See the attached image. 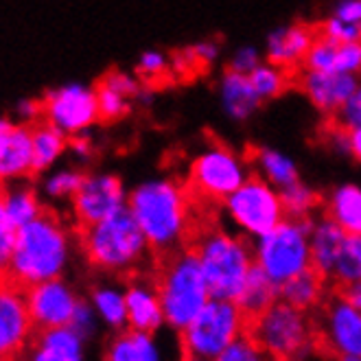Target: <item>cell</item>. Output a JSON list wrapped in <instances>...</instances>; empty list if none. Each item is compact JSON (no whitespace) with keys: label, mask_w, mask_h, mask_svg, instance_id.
Listing matches in <instances>:
<instances>
[{"label":"cell","mask_w":361,"mask_h":361,"mask_svg":"<svg viewBox=\"0 0 361 361\" xmlns=\"http://www.w3.org/2000/svg\"><path fill=\"white\" fill-rule=\"evenodd\" d=\"M68 259L66 228L51 210H44L31 224L18 228L9 276L3 289L25 295L33 285L61 279Z\"/></svg>","instance_id":"6da1fadb"},{"label":"cell","mask_w":361,"mask_h":361,"mask_svg":"<svg viewBox=\"0 0 361 361\" xmlns=\"http://www.w3.org/2000/svg\"><path fill=\"white\" fill-rule=\"evenodd\" d=\"M127 208L158 254L182 250L190 232V206L184 188L173 180H149L127 195Z\"/></svg>","instance_id":"7a4b0ae2"},{"label":"cell","mask_w":361,"mask_h":361,"mask_svg":"<svg viewBox=\"0 0 361 361\" xmlns=\"http://www.w3.org/2000/svg\"><path fill=\"white\" fill-rule=\"evenodd\" d=\"M154 281L162 300L164 320L178 333L193 322L212 298L197 254L190 247L164 254Z\"/></svg>","instance_id":"3957f363"},{"label":"cell","mask_w":361,"mask_h":361,"mask_svg":"<svg viewBox=\"0 0 361 361\" xmlns=\"http://www.w3.org/2000/svg\"><path fill=\"white\" fill-rule=\"evenodd\" d=\"M212 298L237 300L254 267V247L221 228H200L193 245Z\"/></svg>","instance_id":"277c9868"},{"label":"cell","mask_w":361,"mask_h":361,"mask_svg":"<svg viewBox=\"0 0 361 361\" xmlns=\"http://www.w3.org/2000/svg\"><path fill=\"white\" fill-rule=\"evenodd\" d=\"M81 247L92 267L112 274L134 271L152 250L130 208L81 228Z\"/></svg>","instance_id":"5b68a950"},{"label":"cell","mask_w":361,"mask_h":361,"mask_svg":"<svg viewBox=\"0 0 361 361\" xmlns=\"http://www.w3.org/2000/svg\"><path fill=\"white\" fill-rule=\"evenodd\" d=\"M245 333L276 361H307L317 348V333L309 311L281 298L252 317Z\"/></svg>","instance_id":"8992f818"},{"label":"cell","mask_w":361,"mask_h":361,"mask_svg":"<svg viewBox=\"0 0 361 361\" xmlns=\"http://www.w3.org/2000/svg\"><path fill=\"white\" fill-rule=\"evenodd\" d=\"M311 219L285 217L265 232L254 245V263L276 285H285L293 276L311 269Z\"/></svg>","instance_id":"52a82bcc"},{"label":"cell","mask_w":361,"mask_h":361,"mask_svg":"<svg viewBox=\"0 0 361 361\" xmlns=\"http://www.w3.org/2000/svg\"><path fill=\"white\" fill-rule=\"evenodd\" d=\"M247 329V320L235 300L210 298L184 331H180L182 355L217 359Z\"/></svg>","instance_id":"ba28073f"},{"label":"cell","mask_w":361,"mask_h":361,"mask_svg":"<svg viewBox=\"0 0 361 361\" xmlns=\"http://www.w3.org/2000/svg\"><path fill=\"white\" fill-rule=\"evenodd\" d=\"M224 206L232 224L252 239L263 237L287 217L281 193L261 176L247 178Z\"/></svg>","instance_id":"9c48e42d"},{"label":"cell","mask_w":361,"mask_h":361,"mask_svg":"<svg viewBox=\"0 0 361 361\" xmlns=\"http://www.w3.org/2000/svg\"><path fill=\"white\" fill-rule=\"evenodd\" d=\"M245 180V162L224 145L206 147L190 164V184L204 200L226 202Z\"/></svg>","instance_id":"30bf717a"},{"label":"cell","mask_w":361,"mask_h":361,"mask_svg":"<svg viewBox=\"0 0 361 361\" xmlns=\"http://www.w3.org/2000/svg\"><path fill=\"white\" fill-rule=\"evenodd\" d=\"M44 118L68 138L77 134H86L90 127L101 118L97 90L83 83H66L49 90L42 97Z\"/></svg>","instance_id":"8fae6325"},{"label":"cell","mask_w":361,"mask_h":361,"mask_svg":"<svg viewBox=\"0 0 361 361\" xmlns=\"http://www.w3.org/2000/svg\"><path fill=\"white\" fill-rule=\"evenodd\" d=\"M317 348L326 355L339 357H361V309L353 307L342 295L320 305V315L315 320Z\"/></svg>","instance_id":"7c38bea8"},{"label":"cell","mask_w":361,"mask_h":361,"mask_svg":"<svg viewBox=\"0 0 361 361\" xmlns=\"http://www.w3.org/2000/svg\"><path fill=\"white\" fill-rule=\"evenodd\" d=\"M127 195L130 193H125V186L116 176H86L75 197L71 200L79 228L99 224L112 217L114 212L127 208Z\"/></svg>","instance_id":"4fadbf2b"},{"label":"cell","mask_w":361,"mask_h":361,"mask_svg":"<svg viewBox=\"0 0 361 361\" xmlns=\"http://www.w3.org/2000/svg\"><path fill=\"white\" fill-rule=\"evenodd\" d=\"M25 300H27L31 324H33L31 337L53 331V329L73 326L75 313L79 307V300L73 295V291L63 285L61 279L33 285L25 293Z\"/></svg>","instance_id":"5bb4252c"},{"label":"cell","mask_w":361,"mask_h":361,"mask_svg":"<svg viewBox=\"0 0 361 361\" xmlns=\"http://www.w3.org/2000/svg\"><path fill=\"white\" fill-rule=\"evenodd\" d=\"M31 315L25 295L0 289V361H18L31 339Z\"/></svg>","instance_id":"9a60e30c"},{"label":"cell","mask_w":361,"mask_h":361,"mask_svg":"<svg viewBox=\"0 0 361 361\" xmlns=\"http://www.w3.org/2000/svg\"><path fill=\"white\" fill-rule=\"evenodd\" d=\"M357 86H359V77L346 75V73L305 71L300 79V88L305 90L307 99L320 112H326L333 116L350 99Z\"/></svg>","instance_id":"2e32d148"},{"label":"cell","mask_w":361,"mask_h":361,"mask_svg":"<svg viewBox=\"0 0 361 361\" xmlns=\"http://www.w3.org/2000/svg\"><path fill=\"white\" fill-rule=\"evenodd\" d=\"M305 71L361 75V42H333L317 33L305 57Z\"/></svg>","instance_id":"e0dca14e"},{"label":"cell","mask_w":361,"mask_h":361,"mask_svg":"<svg viewBox=\"0 0 361 361\" xmlns=\"http://www.w3.org/2000/svg\"><path fill=\"white\" fill-rule=\"evenodd\" d=\"M31 164V125L11 123V127L0 134V182H16L33 176Z\"/></svg>","instance_id":"ac0fdd59"},{"label":"cell","mask_w":361,"mask_h":361,"mask_svg":"<svg viewBox=\"0 0 361 361\" xmlns=\"http://www.w3.org/2000/svg\"><path fill=\"white\" fill-rule=\"evenodd\" d=\"M125 305L132 331L156 333L166 322L156 281H134L125 291Z\"/></svg>","instance_id":"d6986e66"},{"label":"cell","mask_w":361,"mask_h":361,"mask_svg":"<svg viewBox=\"0 0 361 361\" xmlns=\"http://www.w3.org/2000/svg\"><path fill=\"white\" fill-rule=\"evenodd\" d=\"M317 31L307 25H287L276 29L267 37V61L276 63L281 68H293L305 63V57L313 44Z\"/></svg>","instance_id":"ffe728a7"},{"label":"cell","mask_w":361,"mask_h":361,"mask_svg":"<svg viewBox=\"0 0 361 361\" xmlns=\"http://www.w3.org/2000/svg\"><path fill=\"white\" fill-rule=\"evenodd\" d=\"M311 265L329 281L333 265L337 261L339 247H342L346 232L339 228L333 219L324 217L311 224Z\"/></svg>","instance_id":"44dd1931"},{"label":"cell","mask_w":361,"mask_h":361,"mask_svg":"<svg viewBox=\"0 0 361 361\" xmlns=\"http://www.w3.org/2000/svg\"><path fill=\"white\" fill-rule=\"evenodd\" d=\"M221 103L224 110L230 118L235 121H245L247 116H252L259 110L261 105V97L254 90L252 81L247 75L237 73V71H226V75L221 77Z\"/></svg>","instance_id":"7402d4cb"},{"label":"cell","mask_w":361,"mask_h":361,"mask_svg":"<svg viewBox=\"0 0 361 361\" xmlns=\"http://www.w3.org/2000/svg\"><path fill=\"white\" fill-rule=\"evenodd\" d=\"M31 147H33V164L31 173L42 176L63 156L68 149V136L59 132L47 121L31 125Z\"/></svg>","instance_id":"603a6c76"},{"label":"cell","mask_w":361,"mask_h":361,"mask_svg":"<svg viewBox=\"0 0 361 361\" xmlns=\"http://www.w3.org/2000/svg\"><path fill=\"white\" fill-rule=\"evenodd\" d=\"M29 346L35 350L33 361H79V333L73 326H61L47 333L33 335L29 339Z\"/></svg>","instance_id":"cb8c5ba5"},{"label":"cell","mask_w":361,"mask_h":361,"mask_svg":"<svg viewBox=\"0 0 361 361\" xmlns=\"http://www.w3.org/2000/svg\"><path fill=\"white\" fill-rule=\"evenodd\" d=\"M281 298V287L276 285L269 276L257 267V263H254L250 276H247V281L241 289V293L237 295V305L239 309L243 311L245 315V320L250 322L252 317H257L261 315L265 309H269L276 300Z\"/></svg>","instance_id":"d4e9b609"},{"label":"cell","mask_w":361,"mask_h":361,"mask_svg":"<svg viewBox=\"0 0 361 361\" xmlns=\"http://www.w3.org/2000/svg\"><path fill=\"white\" fill-rule=\"evenodd\" d=\"M324 287H326V279L311 267L298 276H293L285 285H281V300L302 311H311L324 302Z\"/></svg>","instance_id":"484cf974"},{"label":"cell","mask_w":361,"mask_h":361,"mask_svg":"<svg viewBox=\"0 0 361 361\" xmlns=\"http://www.w3.org/2000/svg\"><path fill=\"white\" fill-rule=\"evenodd\" d=\"M326 217L333 219L346 235H361V186L344 184L329 197Z\"/></svg>","instance_id":"4316f807"},{"label":"cell","mask_w":361,"mask_h":361,"mask_svg":"<svg viewBox=\"0 0 361 361\" xmlns=\"http://www.w3.org/2000/svg\"><path fill=\"white\" fill-rule=\"evenodd\" d=\"M254 164H257L263 180H267L271 186L281 188V190L295 184V182H300L295 162L279 149L259 147V149L254 152Z\"/></svg>","instance_id":"83f0119b"},{"label":"cell","mask_w":361,"mask_h":361,"mask_svg":"<svg viewBox=\"0 0 361 361\" xmlns=\"http://www.w3.org/2000/svg\"><path fill=\"white\" fill-rule=\"evenodd\" d=\"M3 195H5V212L16 228H23V226L31 224L47 210L39 195L31 186H20V184L9 186L3 190Z\"/></svg>","instance_id":"f1b7e54d"},{"label":"cell","mask_w":361,"mask_h":361,"mask_svg":"<svg viewBox=\"0 0 361 361\" xmlns=\"http://www.w3.org/2000/svg\"><path fill=\"white\" fill-rule=\"evenodd\" d=\"M329 281L337 287L361 283V235H346Z\"/></svg>","instance_id":"f546056e"},{"label":"cell","mask_w":361,"mask_h":361,"mask_svg":"<svg viewBox=\"0 0 361 361\" xmlns=\"http://www.w3.org/2000/svg\"><path fill=\"white\" fill-rule=\"evenodd\" d=\"M94 90H97V103H99L101 121H118V118H123L127 112H130L134 97L130 92L121 90L118 86H114L112 81L101 77V81L97 83Z\"/></svg>","instance_id":"4dcf8cb0"},{"label":"cell","mask_w":361,"mask_h":361,"mask_svg":"<svg viewBox=\"0 0 361 361\" xmlns=\"http://www.w3.org/2000/svg\"><path fill=\"white\" fill-rule=\"evenodd\" d=\"M247 77L252 81L254 90H257V94L261 97V101L279 97L287 88V68L276 66L271 61L267 63L261 61Z\"/></svg>","instance_id":"1f68e13d"},{"label":"cell","mask_w":361,"mask_h":361,"mask_svg":"<svg viewBox=\"0 0 361 361\" xmlns=\"http://www.w3.org/2000/svg\"><path fill=\"white\" fill-rule=\"evenodd\" d=\"M281 200H283L287 217H295V219H309V215L315 210L317 202H320L315 190L305 186L302 182H295V184L283 188Z\"/></svg>","instance_id":"d6a6232c"},{"label":"cell","mask_w":361,"mask_h":361,"mask_svg":"<svg viewBox=\"0 0 361 361\" xmlns=\"http://www.w3.org/2000/svg\"><path fill=\"white\" fill-rule=\"evenodd\" d=\"M83 178H86V173H81L79 169H59V171L47 176L42 188H44V193L51 200H73Z\"/></svg>","instance_id":"836d02e7"},{"label":"cell","mask_w":361,"mask_h":361,"mask_svg":"<svg viewBox=\"0 0 361 361\" xmlns=\"http://www.w3.org/2000/svg\"><path fill=\"white\" fill-rule=\"evenodd\" d=\"M94 305L97 311L105 317V322L112 326H123L127 324V305H125V293L112 287H101L94 291Z\"/></svg>","instance_id":"e575fe53"},{"label":"cell","mask_w":361,"mask_h":361,"mask_svg":"<svg viewBox=\"0 0 361 361\" xmlns=\"http://www.w3.org/2000/svg\"><path fill=\"white\" fill-rule=\"evenodd\" d=\"M5 190V188H3ZM0 190V289L5 287L9 267H11V257H13V247H16V237H18V228L11 224V219L5 212V195Z\"/></svg>","instance_id":"d590c367"},{"label":"cell","mask_w":361,"mask_h":361,"mask_svg":"<svg viewBox=\"0 0 361 361\" xmlns=\"http://www.w3.org/2000/svg\"><path fill=\"white\" fill-rule=\"evenodd\" d=\"M212 361H276V359H271L247 333H243Z\"/></svg>","instance_id":"8d00e7d4"},{"label":"cell","mask_w":361,"mask_h":361,"mask_svg":"<svg viewBox=\"0 0 361 361\" xmlns=\"http://www.w3.org/2000/svg\"><path fill=\"white\" fill-rule=\"evenodd\" d=\"M317 33H322L324 37L333 39V42H361V25L348 23V20H342L331 13V18H326L322 27L317 29Z\"/></svg>","instance_id":"74e56055"},{"label":"cell","mask_w":361,"mask_h":361,"mask_svg":"<svg viewBox=\"0 0 361 361\" xmlns=\"http://www.w3.org/2000/svg\"><path fill=\"white\" fill-rule=\"evenodd\" d=\"M335 123L342 130H357V127H361V81L350 94V99L335 114Z\"/></svg>","instance_id":"f35d334b"},{"label":"cell","mask_w":361,"mask_h":361,"mask_svg":"<svg viewBox=\"0 0 361 361\" xmlns=\"http://www.w3.org/2000/svg\"><path fill=\"white\" fill-rule=\"evenodd\" d=\"M169 68V59L160 51H145L136 63V73L145 79H156Z\"/></svg>","instance_id":"ab89813d"},{"label":"cell","mask_w":361,"mask_h":361,"mask_svg":"<svg viewBox=\"0 0 361 361\" xmlns=\"http://www.w3.org/2000/svg\"><path fill=\"white\" fill-rule=\"evenodd\" d=\"M130 335H132L138 361H160V348L154 342V333H142V331L130 329Z\"/></svg>","instance_id":"60d3db41"},{"label":"cell","mask_w":361,"mask_h":361,"mask_svg":"<svg viewBox=\"0 0 361 361\" xmlns=\"http://www.w3.org/2000/svg\"><path fill=\"white\" fill-rule=\"evenodd\" d=\"M217 55H219V47L215 44V42L206 39V42H197V44L190 47L184 57H186V61L190 63V66L202 68V66H208V63L215 61Z\"/></svg>","instance_id":"b9f144b4"},{"label":"cell","mask_w":361,"mask_h":361,"mask_svg":"<svg viewBox=\"0 0 361 361\" xmlns=\"http://www.w3.org/2000/svg\"><path fill=\"white\" fill-rule=\"evenodd\" d=\"M261 63V55L257 49L252 47H241L235 55L230 59V71H237V73H243V75H250L254 68H257Z\"/></svg>","instance_id":"7bdbcfd3"},{"label":"cell","mask_w":361,"mask_h":361,"mask_svg":"<svg viewBox=\"0 0 361 361\" xmlns=\"http://www.w3.org/2000/svg\"><path fill=\"white\" fill-rule=\"evenodd\" d=\"M16 116L23 125H35L44 118V108H42V99H23L16 105Z\"/></svg>","instance_id":"ee69618b"},{"label":"cell","mask_w":361,"mask_h":361,"mask_svg":"<svg viewBox=\"0 0 361 361\" xmlns=\"http://www.w3.org/2000/svg\"><path fill=\"white\" fill-rule=\"evenodd\" d=\"M108 361H138L130 331H127L125 335H121L116 342L112 344V348L108 353Z\"/></svg>","instance_id":"f6af8a7d"},{"label":"cell","mask_w":361,"mask_h":361,"mask_svg":"<svg viewBox=\"0 0 361 361\" xmlns=\"http://www.w3.org/2000/svg\"><path fill=\"white\" fill-rule=\"evenodd\" d=\"M333 16L361 25V0H339L337 7L333 9Z\"/></svg>","instance_id":"bcb514c9"},{"label":"cell","mask_w":361,"mask_h":361,"mask_svg":"<svg viewBox=\"0 0 361 361\" xmlns=\"http://www.w3.org/2000/svg\"><path fill=\"white\" fill-rule=\"evenodd\" d=\"M68 149H71L77 158L86 160V158H90V154H92V142H90V138H86L83 134H77V136H71V138H68Z\"/></svg>","instance_id":"7dc6e473"},{"label":"cell","mask_w":361,"mask_h":361,"mask_svg":"<svg viewBox=\"0 0 361 361\" xmlns=\"http://www.w3.org/2000/svg\"><path fill=\"white\" fill-rule=\"evenodd\" d=\"M337 293L342 295L344 300H348L353 307L361 309V283H353V285H346V287H339Z\"/></svg>","instance_id":"c3c4849f"},{"label":"cell","mask_w":361,"mask_h":361,"mask_svg":"<svg viewBox=\"0 0 361 361\" xmlns=\"http://www.w3.org/2000/svg\"><path fill=\"white\" fill-rule=\"evenodd\" d=\"M348 154L361 162V127H357V130H348Z\"/></svg>","instance_id":"681fc988"},{"label":"cell","mask_w":361,"mask_h":361,"mask_svg":"<svg viewBox=\"0 0 361 361\" xmlns=\"http://www.w3.org/2000/svg\"><path fill=\"white\" fill-rule=\"evenodd\" d=\"M11 123L13 121H9V118H5V116H0V134H3L7 127H11Z\"/></svg>","instance_id":"f907efd6"},{"label":"cell","mask_w":361,"mask_h":361,"mask_svg":"<svg viewBox=\"0 0 361 361\" xmlns=\"http://www.w3.org/2000/svg\"><path fill=\"white\" fill-rule=\"evenodd\" d=\"M182 361H208V359H202V357H190V355H182Z\"/></svg>","instance_id":"816d5d0a"},{"label":"cell","mask_w":361,"mask_h":361,"mask_svg":"<svg viewBox=\"0 0 361 361\" xmlns=\"http://www.w3.org/2000/svg\"><path fill=\"white\" fill-rule=\"evenodd\" d=\"M337 361H361V357H339Z\"/></svg>","instance_id":"f5cc1de1"},{"label":"cell","mask_w":361,"mask_h":361,"mask_svg":"<svg viewBox=\"0 0 361 361\" xmlns=\"http://www.w3.org/2000/svg\"><path fill=\"white\" fill-rule=\"evenodd\" d=\"M0 190H3V182H0Z\"/></svg>","instance_id":"db71d44e"}]
</instances>
